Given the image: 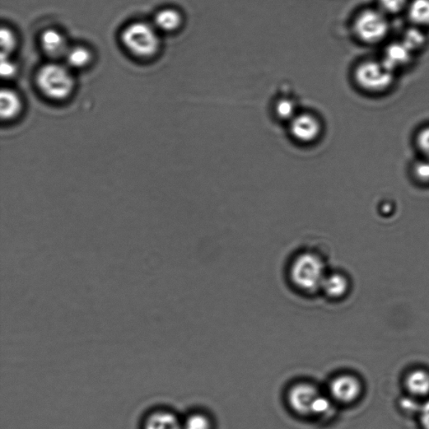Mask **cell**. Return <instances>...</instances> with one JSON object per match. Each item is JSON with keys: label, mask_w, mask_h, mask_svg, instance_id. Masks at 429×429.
I'll list each match as a JSON object with an SVG mask.
<instances>
[{"label": "cell", "mask_w": 429, "mask_h": 429, "mask_svg": "<svg viewBox=\"0 0 429 429\" xmlns=\"http://www.w3.org/2000/svg\"><path fill=\"white\" fill-rule=\"evenodd\" d=\"M121 40L130 53L141 58L153 57L161 46L157 28L144 22H134L126 26Z\"/></svg>", "instance_id": "6da1fadb"}, {"label": "cell", "mask_w": 429, "mask_h": 429, "mask_svg": "<svg viewBox=\"0 0 429 429\" xmlns=\"http://www.w3.org/2000/svg\"><path fill=\"white\" fill-rule=\"evenodd\" d=\"M39 89L48 99L63 100L71 95L75 87L70 70L58 63L46 64L36 74Z\"/></svg>", "instance_id": "7a4b0ae2"}, {"label": "cell", "mask_w": 429, "mask_h": 429, "mask_svg": "<svg viewBox=\"0 0 429 429\" xmlns=\"http://www.w3.org/2000/svg\"><path fill=\"white\" fill-rule=\"evenodd\" d=\"M356 80L364 89L381 92L393 82V71L386 67L382 62H366L357 67Z\"/></svg>", "instance_id": "3957f363"}, {"label": "cell", "mask_w": 429, "mask_h": 429, "mask_svg": "<svg viewBox=\"0 0 429 429\" xmlns=\"http://www.w3.org/2000/svg\"><path fill=\"white\" fill-rule=\"evenodd\" d=\"M324 268L316 256L305 254L298 258L292 268V278L297 286L305 289L315 288L323 283Z\"/></svg>", "instance_id": "277c9868"}, {"label": "cell", "mask_w": 429, "mask_h": 429, "mask_svg": "<svg viewBox=\"0 0 429 429\" xmlns=\"http://www.w3.org/2000/svg\"><path fill=\"white\" fill-rule=\"evenodd\" d=\"M388 31V21L379 11H364L355 22L357 36L367 43H375L384 39Z\"/></svg>", "instance_id": "5b68a950"}, {"label": "cell", "mask_w": 429, "mask_h": 429, "mask_svg": "<svg viewBox=\"0 0 429 429\" xmlns=\"http://www.w3.org/2000/svg\"><path fill=\"white\" fill-rule=\"evenodd\" d=\"M329 391L334 402L351 404L360 398L362 393V384L360 379L355 376L340 375L331 381Z\"/></svg>", "instance_id": "8992f818"}, {"label": "cell", "mask_w": 429, "mask_h": 429, "mask_svg": "<svg viewBox=\"0 0 429 429\" xmlns=\"http://www.w3.org/2000/svg\"><path fill=\"white\" fill-rule=\"evenodd\" d=\"M315 386L303 382L288 391V403L293 412L300 416H311V409L320 395Z\"/></svg>", "instance_id": "52a82bcc"}, {"label": "cell", "mask_w": 429, "mask_h": 429, "mask_svg": "<svg viewBox=\"0 0 429 429\" xmlns=\"http://www.w3.org/2000/svg\"><path fill=\"white\" fill-rule=\"evenodd\" d=\"M291 133L297 141L309 143L318 138L321 131L319 120L311 114L296 115L291 121Z\"/></svg>", "instance_id": "ba28073f"}, {"label": "cell", "mask_w": 429, "mask_h": 429, "mask_svg": "<svg viewBox=\"0 0 429 429\" xmlns=\"http://www.w3.org/2000/svg\"><path fill=\"white\" fill-rule=\"evenodd\" d=\"M40 44L42 49L50 58L65 57L69 49L65 36L57 30H45L41 34Z\"/></svg>", "instance_id": "9c48e42d"}, {"label": "cell", "mask_w": 429, "mask_h": 429, "mask_svg": "<svg viewBox=\"0 0 429 429\" xmlns=\"http://www.w3.org/2000/svg\"><path fill=\"white\" fill-rule=\"evenodd\" d=\"M405 386L409 395L418 399L429 395V372L416 369L409 372L405 379Z\"/></svg>", "instance_id": "30bf717a"}, {"label": "cell", "mask_w": 429, "mask_h": 429, "mask_svg": "<svg viewBox=\"0 0 429 429\" xmlns=\"http://www.w3.org/2000/svg\"><path fill=\"white\" fill-rule=\"evenodd\" d=\"M413 51L410 50L402 41L393 43L386 49L382 63L391 71H395L409 63Z\"/></svg>", "instance_id": "8fae6325"}, {"label": "cell", "mask_w": 429, "mask_h": 429, "mask_svg": "<svg viewBox=\"0 0 429 429\" xmlns=\"http://www.w3.org/2000/svg\"><path fill=\"white\" fill-rule=\"evenodd\" d=\"M21 99L18 93L9 88H4L0 93V114L2 119L15 118L21 110Z\"/></svg>", "instance_id": "7c38bea8"}, {"label": "cell", "mask_w": 429, "mask_h": 429, "mask_svg": "<svg viewBox=\"0 0 429 429\" xmlns=\"http://www.w3.org/2000/svg\"><path fill=\"white\" fill-rule=\"evenodd\" d=\"M143 429H182V424L175 414L158 411L149 415Z\"/></svg>", "instance_id": "4fadbf2b"}, {"label": "cell", "mask_w": 429, "mask_h": 429, "mask_svg": "<svg viewBox=\"0 0 429 429\" xmlns=\"http://www.w3.org/2000/svg\"><path fill=\"white\" fill-rule=\"evenodd\" d=\"M181 23L180 13L173 9H162L157 13L155 18L157 29L166 32L176 31L181 26Z\"/></svg>", "instance_id": "5bb4252c"}, {"label": "cell", "mask_w": 429, "mask_h": 429, "mask_svg": "<svg viewBox=\"0 0 429 429\" xmlns=\"http://www.w3.org/2000/svg\"><path fill=\"white\" fill-rule=\"evenodd\" d=\"M325 291L332 298H340L348 291L349 281L347 277L340 273L331 274L323 281Z\"/></svg>", "instance_id": "9a60e30c"}, {"label": "cell", "mask_w": 429, "mask_h": 429, "mask_svg": "<svg viewBox=\"0 0 429 429\" xmlns=\"http://www.w3.org/2000/svg\"><path fill=\"white\" fill-rule=\"evenodd\" d=\"M64 58L70 67L79 69L86 67L91 62L92 54L84 46H74L69 48Z\"/></svg>", "instance_id": "2e32d148"}, {"label": "cell", "mask_w": 429, "mask_h": 429, "mask_svg": "<svg viewBox=\"0 0 429 429\" xmlns=\"http://www.w3.org/2000/svg\"><path fill=\"white\" fill-rule=\"evenodd\" d=\"M410 20L418 26H429V0H413L408 7Z\"/></svg>", "instance_id": "e0dca14e"}, {"label": "cell", "mask_w": 429, "mask_h": 429, "mask_svg": "<svg viewBox=\"0 0 429 429\" xmlns=\"http://www.w3.org/2000/svg\"><path fill=\"white\" fill-rule=\"evenodd\" d=\"M333 402L325 396L320 394L311 409V416L324 418L333 414Z\"/></svg>", "instance_id": "ac0fdd59"}, {"label": "cell", "mask_w": 429, "mask_h": 429, "mask_svg": "<svg viewBox=\"0 0 429 429\" xmlns=\"http://www.w3.org/2000/svg\"><path fill=\"white\" fill-rule=\"evenodd\" d=\"M0 42H1V58H9L16 48V40L11 30L2 28L0 31Z\"/></svg>", "instance_id": "d6986e66"}, {"label": "cell", "mask_w": 429, "mask_h": 429, "mask_svg": "<svg viewBox=\"0 0 429 429\" xmlns=\"http://www.w3.org/2000/svg\"><path fill=\"white\" fill-rule=\"evenodd\" d=\"M425 41L422 31L418 29H410L405 32L403 43L407 46L410 50H415L420 48Z\"/></svg>", "instance_id": "ffe728a7"}, {"label": "cell", "mask_w": 429, "mask_h": 429, "mask_svg": "<svg viewBox=\"0 0 429 429\" xmlns=\"http://www.w3.org/2000/svg\"><path fill=\"white\" fill-rule=\"evenodd\" d=\"M182 429H212V423L205 415L195 413L186 419Z\"/></svg>", "instance_id": "44dd1931"}, {"label": "cell", "mask_w": 429, "mask_h": 429, "mask_svg": "<svg viewBox=\"0 0 429 429\" xmlns=\"http://www.w3.org/2000/svg\"><path fill=\"white\" fill-rule=\"evenodd\" d=\"M277 115L283 120H290L296 116L295 104L290 100L279 101L276 106Z\"/></svg>", "instance_id": "7402d4cb"}, {"label": "cell", "mask_w": 429, "mask_h": 429, "mask_svg": "<svg viewBox=\"0 0 429 429\" xmlns=\"http://www.w3.org/2000/svg\"><path fill=\"white\" fill-rule=\"evenodd\" d=\"M422 403L419 402L418 398L409 395V396H405V398L400 400L399 407L405 414L418 415Z\"/></svg>", "instance_id": "603a6c76"}, {"label": "cell", "mask_w": 429, "mask_h": 429, "mask_svg": "<svg viewBox=\"0 0 429 429\" xmlns=\"http://www.w3.org/2000/svg\"><path fill=\"white\" fill-rule=\"evenodd\" d=\"M413 175L423 184H429V158L419 161L413 167Z\"/></svg>", "instance_id": "cb8c5ba5"}, {"label": "cell", "mask_w": 429, "mask_h": 429, "mask_svg": "<svg viewBox=\"0 0 429 429\" xmlns=\"http://www.w3.org/2000/svg\"><path fill=\"white\" fill-rule=\"evenodd\" d=\"M382 11L391 13L402 11L407 4V0H379Z\"/></svg>", "instance_id": "d4e9b609"}, {"label": "cell", "mask_w": 429, "mask_h": 429, "mask_svg": "<svg viewBox=\"0 0 429 429\" xmlns=\"http://www.w3.org/2000/svg\"><path fill=\"white\" fill-rule=\"evenodd\" d=\"M16 72V65L9 58H1L0 64V73L4 78H11Z\"/></svg>", "instance_id": "484cf974"}, {"label": "cell", "mask_w": 429, "mask_h": 429, "mask_svg": "<svg viewBox=\"0 0 429 429\" xmlns=\"http://www.w3.org/2000/svg\"><path fill=\"white\" fill-rule=\"evenodd\" d=\"M418 147L427 158H429V128L424 129L418 136Z\"/></svg>", "instance_id": "4316f807"}, {"label": "cell", "mask_w": 429, "mask_h": 429, "mask_svg": "<svg viewBox=\"0 0 429 429\" xmlns=\"http://www.w3.org/2000/svg\"><path fill=\"white\" fill-rule=\"evenodd\" d=\"M418 416L423 428L429 429V399L422 403V407Z\"/></svg>", "instance_id": "83f0119b"}]
</instances>
